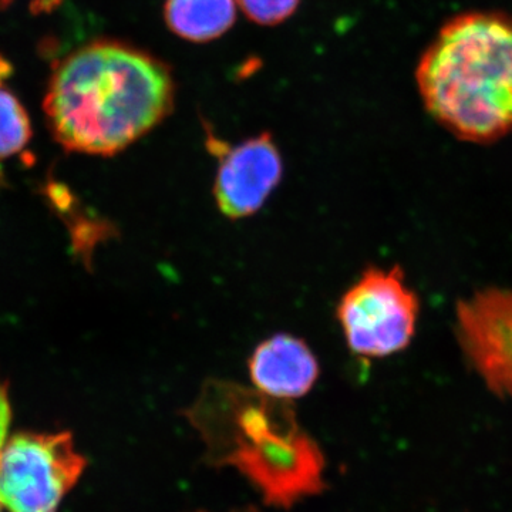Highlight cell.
<instances>
[{"label":"cell","instance_id":"7","mask_svg":"<svg viewBox=\"0 0 512 512\" xmlns=\"http://www.w3.org/2000/svg\"><path fill=\"white\" fill-rule=\"evenodd\" d=\"M207 146L218 158L214 198L229 220L251 217L281 183L284 161L269 133L248 138L237 146L208 136Z\"/></svg>","mask_w":512,"mask_h":512},{"label":"cell","instance_id":"1","mask_svg":"<svg viewBox=\"0 0 512 512\" xmlns=\"http://www.w3.org/2000/svg\"><path fill=\"white\" fill-rule=\"evenodd\" d=\"M174 103L168 64L136 46L97 40L59 63L45 113L66 150L111 157L160 126Z\"/></svg>","mask_w":512,"mask_h":512},{"label":"cell","instance_id":"14","mask_svg":"<svg viewBox=\"0 0 512 512\" xmlns=\"http://www.w3.org/2000/svg\"><path fill=\"white\" fill-rule=\"evenodd\" d=\"M235 512H258V511H254V510H251V508H248V510H241V511H235Z\"/></svg>","mask_w":512,"mask_h":512},{"label":"cell","instance_id":"6","mask_svg":"<svg viewBox=\"0 0 512 512\" xmlns=\"http://www.w3.org/2000/svg\"><path fill=\"white\" fill-rule=\"evenodd\" d=\"M456 338L488 390L512 400V289H478L456 306Z\"/></svg>","mask_w":512,"mask_h":512},{"label":"cell","instance_id":"4","mask_svg":"<svg viewBox=\"0 0 512 512\" xmlns=\"http://www.w3.org/2000/svg\"><path fill=\"white\" fill-rule=\"evenodd\" d=\"M420 311L419 295L400 266H370L343 293L336 315L355 355L383 359L409 348Z\"/></svg>","mask_w":512,"mask_h":512},{"label":"cell","instance_id":"9","mask_svg":"<svg viewBox=\"0 0 512 512\" xmlns=\"http://www.w3.org/2000/svg\"><path fill=\"white\" fill-rule=\"evenodd\" d=\"M237 5V0H165L164 22L187 42L208 43L234 26Z\"/></svg>","mask_w":512,"mask_h":512},{"label":"cell","instance_id":"5","mask_svg":"<svg viewBox=\"0 0 512 512\" xmlns=\"http://www.w3.org/2000/svg\"><path fill=\"white\" fill-rule=\"evenodd\" d=\"M86 468L70 433H18L0 456V504L9 512H57Z\"/></svg>","mask_w":512,"mask_h":512},{"label":"cell","instance_id":"2","mask_svg":"<svg viewBox=\"0 0 512 512\" xmlns=\"http://www.w3.org/2000/svg\"><path fill=\"white\" fill-rule=\"evenodd\" d=\"M421 101L448 133L493 143L512 133V16L468 12L444 23L416 69Z\"/></svg>","mask_w":512,"mask_h":512},{"label":"cell","instance_id":"12","mask_svg":"<svg viewBox=\"0 0 512 512\" xmlns=\"http://www.w3.org/2000/svg\"><path fill=\"white\" fill-rule=\"evenodd\" d=\"M10 421H12V407H10L8 389L0 382V456L8 440ZM0 512H2V504H0Z\"/></svg>","mask_w":512,"mask_h":512},{"label":"cell","instance_id":"11","mask_svg":"<svg viewBox=\"0 0 512 512\" xmlns=\"http://www.w3.org/2000/svg\"><path fill=\"white\" fill-rule=\"evenodd\" d=\"M237 3L256 25L276 26L291 18L301 0H237Z\"/></svg>","mask_w":512,"mask_h":512},{"label":"cell","instance_id":"10","mask_svg":"<svg viewBox=\"0 0 512 512\" xmlns=\"http://www.w3.org/2000/svg\"><path fill=\"white\" fill-rule=\"evenodd\" d=\"M32 137L28 113L0 82V158L19 153Z\"/></svg>","mask_w":512,"mask_h":512},{"label":"cell","instance_id":"3","mask_svg":"<svg viewBox=\"0 0 512 512\" xmlns=\"http://www.w3.org/2000/svg\"><path fill=\"white\" fill-rule=\"evenodd\" d=\"M207 456L238 468L268 503L289 507L322 488L323 458L285 400L231 383L205 386L188 410Z\"/></svg>","mask_w":512,"mask_h":512},{"label":"cell","instance_id":"13","mask_svg":"<svg viewBox=\"0 0 512 512\" xmlns=\"http://www.w3.org/2000/svg\"><path fill=\"white\" fill-rule=\"evenodd\" d=\"M9 2L10 0H0V8H3V6L8 5Z\"/></svg>","mask_w":512,"mask_h":512},{"label":"cell","instance_id":"8","mask_svg":"<svg viewBox=\"0 0 512 512\" xmlns=\"http://www.w3.org/2000/svg\"><path fill=\"white\" fill-rule=\"evenodd\" d=\"M255 390L278 400L311 392L320 369L311 348L296 336L278 333L256 346L248 362Z\"/></svg>","mask_w":512,"mask_h":512}]
</instances>
